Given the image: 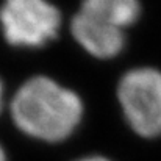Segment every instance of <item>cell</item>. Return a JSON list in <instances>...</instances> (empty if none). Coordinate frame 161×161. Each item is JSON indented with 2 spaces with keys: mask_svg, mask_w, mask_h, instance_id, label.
Here are the masks:
<instances>
[{
  "mask_svg": "<svg viewBox=\"0 0 161 161\" xmlns=\"http://www.w3.org/2000/svg\"><path fill=\"white\" fill-rule=\"evenodd\" d=\"M2 103H3V85L0 81V109H2Z\"/></svg>",
  "mask_w": 161,
  "mask_h": 161,
  "instance_id": "obj_7",
  "label": "cell"
},
{
  "mask_svg": "<svg viewBox=\"0 0 161 161\" xmlns=\"http://www.w3.org/2000/svg\"><path fill=\"white\" fill-rule=\"evenodd\" d=\"M117 99L128 125L144 138L161 135V72L138 67L122 75Z\"/></svg>",
  "mask_w": 161,
  "mask_h": 161,
  "instance_id": "obj_2",
  "label": "cell"
},
{
  "mask_svg": "<svg viewBox=\"0 0 161 161\" xmlns=\"http://www.w3.org/2000/svg\"><path fill=\"white\" fill-rule=\"evenodd\" d=\"M13 120L25 135L59 142L69 138L83 117L81 99L55 80L38 75L27 80L11 102Z\"/></svg>",
  "mask_w": 161,
  "mask_h": 161,
  "instance_id": "obj_1",
  "label": "cell"
},
{
  "mask_svg": "<svg viewBox=\"0 0 161 161\" xmlns=\"http://www.w3.org/2000/svg\"><path fill=\"white\" fill-rule=\"evenodd\" d=\"M80 11L105 27L124 31L138 20L141 6L139 0H83Z\"/></svg>",
  "mask_w": 161,
  "mask_h": 161,
  "instance_id": "obj_5",
  "label": "cell"
},
{
  "mask_svg": "<svg viewBox=\"0 0 161 161\" xmlns=\"http://www.w3.org/2000/svg\"><path fill=\"white\" fill-rule=\"evenodd\" d=\"M78 161H109V160L103 158V157H88V158H81Z\"/></svg>",
  "mask_w": 161,
  "mask_h": 161,
  "instance_id": "obj_6",
  "label": "cell"
},
{
  "mask_svg": "<svg viewBox=\"0 0 161 161\" xmlns=\"http://www.w3.org/2000/svg\"><path fill=\"white\" fill-rule=\"evenodd\" d=\"M0 161H6V155H5V150L2 149V146H0Z\"/></svg>",
  "mask_w": 161,
  "mask_h": 161,
  "instance_id": "obj_8",
  "label": "cell"
},
{
  "mask_svg": "<svg viewBox=\"0 0 161 161\" xmlns=\"http://www.w3.org/2000/svg\"><path fill=\"white\" fill-rule=\"evenodd\" d=\"M0 24L9 46L42 47L56 38L61 13L47 0H5Z\"/></svg>",
  "mask_w": 161,
  "mask_h": 161,
  "instance_id": "obj_3",
  "label": "cell"
},
{
  "mask_svg": "<svg viewBox=\"0 0 161 161\" xmlns=\"http://www.w3.org/2000/svg\"><path fill=\"white\" fill-rule=\"evenodd\" d=\"M70 33L88 53L102 59L119 55L125 46V35L122 30L105 27L81 11L72 17Z\"/></svg>",
  "mask_w": 161,
  "mask_h": 161,
  "instance_id": "obj_4",
  "label": "cell"
}]
</instances>
